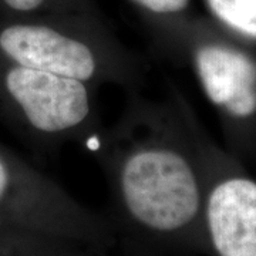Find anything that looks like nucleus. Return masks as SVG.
<instances>
[{
    "label": "nucleus",
    "instance_id": "obj_6",
    "mask_svg": "<svg viewBox=\"0 0 256 256\" xmlns=\"http://www.w3.org/2000/svg\"><path fill=\"white\" fill-rule=\"evenodd\" d=\"M204 184L206 249L214 256H256V181L220 171L210 180L204 175Z\"/></svg>",
    "mask_w": 256,
    "mask_h": 256
},
{
    "label": "nucleus",
    "instance_id": "obj_10",
    "mask_svg": "<svg viewBox=\"0 0 256 256\" xmlns=\"http://www.w3.org/2000/svg\"><path fill=\"white\" fill-rule=\"evenodd\" d=\"M3 16H46L92 12L87 0H0Z\"/></svg>",
    "mask_w": 256,
    "mask_h": 256
},
{
    "label": "nucleus",
    "instance_id": "obj_8",
    "mask_svg": "<svg viewBox=\"0 0 256 256\" xmlns=\"http://www.w3.org/2000/svg\"><path fill=\"white\" fill-rule=\"evenodd\" d=\"M205 3L224 28L256 42V0H205Z\"/></svg>",
    "mask_w": 256,
    "mask_h": 256
},
{
    "label": "nucleus",
    "instance_id": "obj_7",
    "mask_svg": "<svg viewBox=\"0 0 256 256\" xmlns=\"http://www.w3.org/2000/svg\"><path fill=\"white\" fill-rule=\"evenodd\" d=\"M146 18L152 28L154 40L161 53L180 50L181 34L186 28V16L191 0H130Z\"/></svg>",
    "mask_w": 256,
    "mask_h": 256
},
{
    "label": "nucleus",
    "instance_id": "obj_5",
    "mask_svg": "<svg viewBox=\"0 0 256 256\" xmlns=\"http://www.w3.org/2000/svg\"><path fill=\"white\" fill-rule=\"evenodd\" d=\"M190 54L206 98L235 124L256 117V60L244 48L188 26L180 48Z\"/></svg>",
    "mask_w": 256,
    "mask_h": 256
},
{
    "label": "nucleus",
    "instance_id": "obj_4",
    "mask_svg": "<svg viewBox=\"0 0 256 256\" xmlns=\"http://www.w3.org/2000/svg\"><path fill=\"white\" fill-rule=\"evenodd\" d=\"M0 228L78 242L96 255L117 245L107 218L86 208L60 184L0 144Z\"/></svg>",
    "mask_w": 256,
    "mask_h": 256
},
{
    "label": "nucleus",
    "instance_id": "obj_1",
    "mask_svg": "<svg viewBox=\"0 0 256 256\" xmlns=\"http://www.w3.org/2000/svg\"><path fill=\"white\" fill-rule=\"evenodd\" d=\"M128 94L120 118L92 136L117 242L132 256L206 249L204 172L192 154L182 100L178 92L170 101Z\"/></svg>",
    "mask_w": 256,
    "mask_h": 256
},
{
    "label": "nucleus",
    "instance_id": "obj_2",
    "mask_svg": "<svg viewBox=\"0 0 256 256\" xmlns=\"http://www.w3.org/2000/svg\"><path fill=\"white\" fill-rule=\"evenodd\" d=\"M0 58L92 88L112 84L134 92L146 82L144 60L92 12L28 18L0 14Z\"/></svg>",
    "mask_w": 256,
    "mask_h": 256
},
{
    "label": "nucleus",
    "instance_id": "obj_9",
    "mask_svg": "<svg viewBox=\"0 0 256 256\" xmlns=\"http://www.w3.org/2000/svg\"><path fill=\"white\" fill-rule=\"evenodd\" d=\"M64 238L28 230L0 228V256H47Z\"/></svg>",
    "mask_w": 256,
    "mask_h": 256
},
{
    "label": "nucleus",
    "instance_id": "obj_3",
    "mask_svg": "<svg viewBox=\"0 0 256 256\" xmlns=\"http://www.w3.org/2000/svg\"><path fill=\"white\" fill-rule=\"evenodd\" d=\"M96 88L0 58V121L42 152L101 130Z\"/></svg>",
    "mask_w": 256,
    "mask_h": 256
},
{
    "label": "nucleus",
    "instance_id": "obj_11",
    "mask_svg": "<svg viewBox=\"0 0 256 256\" xmlns=\"http://www.w3.org/2000/svg\"><path fill=\"white\" fill-rule=\"evenodd\" d=\"M47 256H96L90 248L84 246L78 242L63 240L54 250H52Z\"/></svg>",
    "mask_w": 256,
    "mask_h": 256
}]
</instances>
